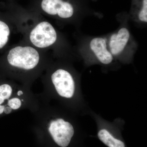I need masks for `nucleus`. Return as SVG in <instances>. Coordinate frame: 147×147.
Segmentation results:
<instances>
[{"label":"nucleus","mask_w":147,"mask_h":147,"mask_svg":"<svg viewBox=\"0 0 147 147\" xmlns=\"http://www.w3.org/2000/svg\"><path fill=\"white\" fill-rule=\"evenodd\" d=\"M5 106L3 105H0V115L2 114L3 112H4V110Z\"/></svg>","instance_id":"ddd939ff"},{"label":"nucleus","mask_w":147,"mask_h":147,"mask_svg":"<svg viewBox=\"0 0 147 147\" xmlns=\"http://www.w3.org/2000/svg\"><path fill=\"white\" fill-rule=\"evenodd\" d=\"M129 38V32L125 28L120 29L117 34H113L110 41V50L112 54L117 55L121 53L126 46Z\"/></svg>","instance_id":"0eeeda50"},{"label":"nucleus","mask_w":147,"mask_h":147,"mask_svg":"<svg viewBox=\"0 0 147 147\" xmlns=\"http://www.w3.org/2000/svg\"><path fill=\"white\" fill-rule=\"evenodd\" d=\"M10 30L7 25L0 21V49L3 48L7 43Z\"/></svg>","instance_id":"6e6552de"},{"label":"nucleus","mask_w":147,"mask_h":147,"mask_svg":"<svg viewBox=\"0 0 147 147\" xmlns=\"http://www.w3.org/2000/svg\"><path fill=\"white\" fill-rule=\"evenodd\" d=\"M48 130L55 143L61 147L68 146L74 134L73 125L61 118L51 121Z\"/></svg>","instance_id":"f03ea898"},{"label":"nucleus","mask_w":147,"mask_h":147,"mask_svg":"<svg viewBox=\"0 0 147 147\" xmlns=\"http://www.w3.org/2000/svg\"><path fill=\"white\" fill-rule=\"evenodd\" d=\"M52 81L58 94L64 98H73L76 94L75 82L71 74L64 69H58L52 75Z\"/></svg>","instance_id":"7ed1b4c3"},{"label":"nucleus","mask_w":147,"mask_h":147,"mask_svg":"<svg viewBox=\"0 0 147 147\" xmlns=\"http://www.w3.org/2000/svg\"><path fill=\"white\" fill-rule=\"evenodd\" d=\"M4 99L3 98H2L1 96H0V105L2 103H3V102L4 101Z\"/></svg>","instance_id":"4468645a"},{"label":"nucleus","mask_w":147,"mask_h":147,"mask_svg":"<svg viewBox=\"0 0 147 147\" xmlns=\"http://www.w3.org/2000/svg\"><path fill=\"white\" fill-rule=\"evenodd\" d=\"M92 51L100 62L105 65L112 62L113 56L106 48V41L101 38H93L90 43Z\"/></svg>","instance_id":"423d86ee"},{"label":"nucleus","mask_w":147,"mask_h":147,"mask_svg":"<svg viewBox=\"0 0 147 147\" xmlns=\"http://www.w3.org/2000/svg\"><path fill=\"white\" fill-rule=\"evenodd\" d=\"M17 94H18V96L21 95H22L23 94V92L22 91H19L17 93Z\"/></svg>","instance_id":"2eb2a0df"},{"label":"nucleus","mask_w":147,"mask_h":147,"mask_svg":"<svg viewBox=\"0 0 147 147\" xmlns=\"http://www.w3.org/2000/svg\"><path fill=\"white\" fill-rule=\"evenodd\" d=\"M11 108L9 107H7L5 108L4 111L5 113L6 114H9V113H11Z\"/></svg>","instance_id":"f8f14e48"},{"label":"nucleus","mask_w":147,"mask_h":147,"mask_svg":"<svg viewBox=\"0 0 147 147\" xmlns=\"http://www.w3.org/2000/svg\"><path fill=\"white\" fill-rule=\"evenodd\" d=\"M42 9L50 15L58 14L61 18H67L73 15L74 8L69 3L62 0H42Z\"/></svg>","instance_id":"39448f33"},{"label":"nucleus","mask_w":147,"mask_h":147,"mask_svg":"<svg viewBox=\"0 0 147 147\" xmlns=\"http://www.w3.org/2000/svg\"><path fill=\"white\" fill-rule=\"evenodd\" d=\"M12 93V88L8 84L0 86V96L4 100L8 99Z\"/></svg>","instance_id":"1a4fd4ad"},{"label":"nucleus","mask_w":147,"mask_h":147,"mask_svg":"<svg viewBox=\"0 0 147 147\" xmlns=\"http://www.w3.org/2000/svg\"><path fill=\"white\" fill-rule=\"evenodd\" d=\"M57 38L55 29L47 22H42L38 24L30 34L31 41L39 48H45L53 45Z\"/></svg>","instance_id":"20e7f679"},{"label":"nucleus","mask_w":147,"mask_h":147,"mask_svg":"<svg viewBox=\"0 0 147 147\" xmlns=\"http://www.w3.org/2000/svg\"><path fill=\"white\" fill-rule=\"evenodd\" d=\"M139 19L143 22H147V0H143L142 9L139 12Z\"/></svg>","instance_id":"9d476101"},{"label":"nucleus","mask_w":147,"mask_h":147,"mask_svg":"<svg viewBox=\"0 0 147 147\" xmlns=\"http://www.w3.org/2000/svg\"><path fill=\"white\" fill-rule=\"evenodd\" d=\"M7 60L13 66L29 70L37 65L39 62V55L33 47L18 46L10 50Z\"/></svg>","instance_id":"f257e3e1"},{"label":"nucleus","mask_w":147,"mask_h":147,"mask_svg":"<svg viewBox=\"0 0 147 147\" xmlns=\"http://www.w3.org/2000/svg\"><path fill=\"white\" fill-rule=\"evenodd\" d=\"M8 105L11 109L17 110L21 107V102L20 99L14 98L9 100Z\"/></svg>","instance_id":"9b49d317"}]
</instances>
